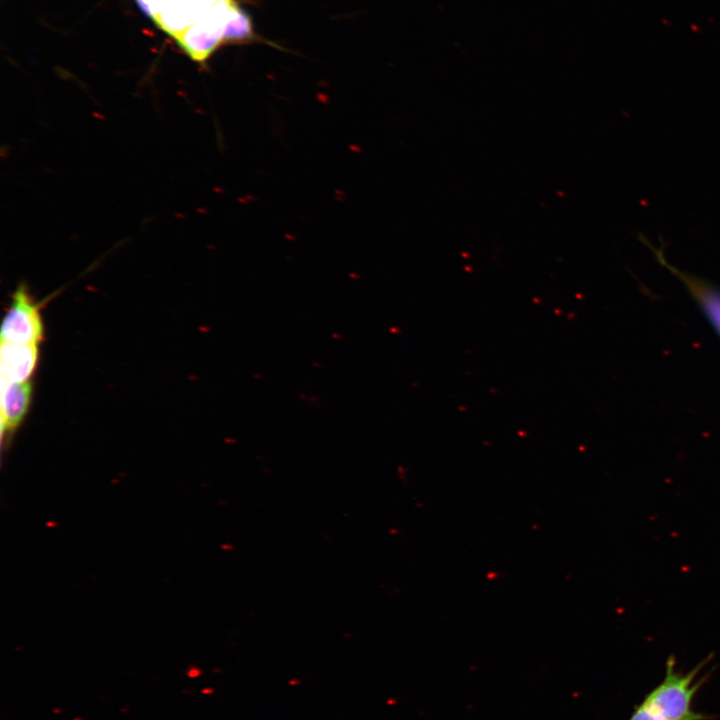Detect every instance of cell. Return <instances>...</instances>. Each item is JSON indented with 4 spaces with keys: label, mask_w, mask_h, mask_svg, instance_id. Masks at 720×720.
I'll use <instances>...</instances> for the list:
<instances>
[{
    "label": "cell",
    "mask_w": 720,
    "mask_h": 720,
    "mask_svg": "<svg viewBox=\"0 0 720 720\" xmlns=\"http://www.w3.org/2000/svg\"><path fill=\"white\" fill-rule=\"evenodd\" d=\"M141 10L154 21L159 16L165 0H136Z\"/></svg>",
    "instance_id": "52a82bcc"
},
{
    "label": "cell",
    "mask_w": 720,
    "mask_h": 720,
    "mask_svg": "<svg viewBox=\"0 0 720 720\" xmlns=\"http://www.w3.org/2000/svg\"><path fill=\"white\" fill-rule=\"evenodd\" d=\"M38 345L1 341V382H25L32 375L38 361Z\"/></svg>",
    "instance_id": "277c9868"
},
{
    "label": "cell",
    "mask_w": 720,
    "mask_h": 720,
    "mask_svg": "<svg viewBox=\"0 0 720 720\" xmlns=\"http://www.w3.org/2000/svg\"><path fill=\"white\" fill-rule=\"evenodd\" d=\"M43 338V323L39 305L27 289L20 286L12 295L11 305L4 317L1 341L15 344L39 345Z\"/></svg>",
    "instance_id": "3957f363"
},
{
    "label": "cell",
    "mask_w": 720,
    "mask_h": 720,
    "mask_svg": "<svg viewBox=\"0 0 720 720\" xmlns=\"http://www.w3.org/2000/svg\"><path fill=\"white\" fill-rule=\"evenodd\" d=\"M628 720H663L643 704H639Z\"/></svg>",
    "instance_id": "ba28073f"
},
{
    "label": "cell",
    "mask_w": 720,
    "mask_h": 720,
    "mask_svg": "<svg viewBox=\"0 0 720 720\" xmlns=\"http://www.w3.org/2000/svg\"><path fill=\"white\" fill-rule=\"evenodd\" d=\"M711 658L712 656L709 655L688 673H682L675 668L674 656H670L666 661L665 676L662 682L644 697L641 704L663 720L709 719L710 716L693 710L692 701L705 678L698 682H694V680Z\"/></svg>",
    "instance_id": "6da1fadb"
},
{
    "label": "cell",
    "mask_w": 720,
    "mask_h": 720,
    "mask_svg": "<svg viewBox=\"0 0 720 720\" xmlns=\"http://www.w3.org/2000/svg\"><path fill=\"white\" fill-rule=\"evenodd\" d=\"M234 1H219L175 38L178 46L192 61L204 66L216 50L224 45V33Z\"/></svg>",
    "instance_id": "7a4b0ae2"
},
{
    "label": "cell",
    "mask_w": 720,
    "mask_h": 720,
    "mask_svg": "<svg viewBox=\"0 0 720 720\" xmlns=\"http://www.w3.org/2000/svg\"><path fill=\"white\" fill-rule=\"evenodd\" d=\"M52 711H53V713H55V714H59V713H61L63 710H62L61 708H54Z\"/></svg>",
    "instance_id": "8fae6325"
},
{
    "label": "cell",
    "mask_w": 720,
    "mask_h": 720,
    "mask_svg": "<svg viewBox=\"0 0 720 720\" xmlns=\"http://www.w3.org/2000/svg\"><path fill=\"white\" fill-rule=\"evenodd\" d=\"M32 384L25 382H1V430L2 435L13 433L22 422L31 401Z\"/></svg>",
    "instance_id": "5b68a950"
},
{
    "label": "cell",
    "mask_w": 720,
    "mask_h": 720,
    "mask_svg": "<svg viewBox=\"0 0 720 720\" xmlns=\"http://www.w3.org/2000/svg\"><path fill=\"white\" fill-rule=\"evenodd\" d=\"M256 42H265V40L254 31L248 13L234 1L224 33V45H244Z\"/></svg>",
    "instance_id": "8992f818"
},
{
    "label": "cell",
    "mask_w": 720,
    "mask_h": 720,
    "mask_svg": "<svg viewBox=\"0 0 720 720\" xmlns=\"http://www.w3.org/2000/svg\"><path fill=\"white\" fill-rule=\"evenodd\" d=\"M201 692H202L203 694H210V693L213 692V690H210V689H208V688H205V689H203Z\"/></svg>",
    "instance_id": "30bf717a"
},
{
    "label": "cell",
    "mask_w": 720,
    "mask_h": 720,
    "mask_svg": "<svg viewBox=\"0 0 720 720\" xmlns=\"http://www.w3.org/2000/svg\"><path fill=\"white\" fill-rule=\"evenodd\" d=\"M186 675L190 678H196L201 675V670L191 667L189 670H187Z\"/></svg>",
    "instance_id": "9c48e42d"
},
{
    "label": "cell",
    "mask_w": 720,
    "mask_h": 720,
    "mask_svg": "<svg viewBox=\"0 0 720 720\" xmlns=\"http://www.w3.org/2000/svg\"><path fill=\"white\" fill-rule=\"evenodd\" d=\"M72 720H83L81 717H75Z\"/></svg>",
    "instance_id": "7c38bea8"
}]
</instances>
